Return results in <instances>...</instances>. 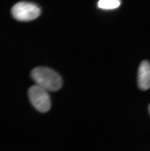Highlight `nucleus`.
Wrapping results in <instances>:
<instances>
[{"label":"nucleus","instance_id":"obj_1","mask_svg":"<svg viewBox=\"0 0 150 151\" xmlns=\"http://www.w3.org/2000/svg\"><path fill=\"white\" fill-rule=\"evenodd\" d=\"M31 76L37 85L47 91H57L62 86V79L60 75L48 68L38 67L34 68L31 71Z\"/></svg>","mask_w":150,"mask_h":151},{"label":"nucleus","instance_id":"obj_2","mask_svg":"<svg viewBox=\"0 0 150 151\" xmlns=\"http://www.w3.org/2000/svg\"><path fill=\"white\" fill-rule=\"evenodd\" d=\"M11 14L15 19L21 22L35 20L41 13L39 6L28 1H20L12 7Z\"/></svg>","mask_w":150,"mask_h":151},{"label":"nucleus","instance_id":"obj_3","mask_svg":"<svg viewBox=\"0 0 150 151\" xmlns=\"http://www.w3.org/2000/svg\"><path fill=\"white\" fill-rule=\"evenodd\" d=\"M28 94L31 104L39 111L45 113L50 110L51 100L47 91L36 85L29 88Z\"/></svg>","mask_w":150,"mask_h":151},{"label":"nucleus","instance_id":"obj_4","mask_svg":"<svg viewBox=\"0 0 150 151\" xmlns=\"http://www.w3.org/2000/svg\"><path fill=\"white\" fill-rule=\"evenodd\" d=\"M137 83L142 90H147L150 88V64L144 60L139 66L137 76Z\"/></svg>","mask_w":150,"mask_h":151},{"label":"nucleus","instance_id":"obj_5","mask_svg":"<svg viewBox=\"0 0 150 151\" xmlns=\"http://www.w3.org/2000/svg\"><path fill=\"white\" fill-rule=\"evenodd\" d=\"M120 3L118 0H101L98 2V7L104 9H116L120 6Z\"/></svg>","mask_w":150,"mask_h":151},{"label":"nucleus","instance_id":"obj_6","mask_svg":"<svg viewBox=\"0 0 150 151\" xmlns=\"http://www.w3.org/2000/svg\"><path fill=\"white\" fill-rule=\"evenodd\" d=\"M149 113H150V104H149Z\"/></svg>","mask_w":150,"mask_h":151}]
</instances>
